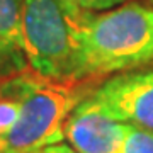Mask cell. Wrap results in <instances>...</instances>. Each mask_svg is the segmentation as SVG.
Segmentation results:
<instances>
[{
    "label": "cell",
    "mask_w": 153,
    "mask_h": 153,
    "mask_svg": "<svg viewBox=\"0 0 153 153\" xmlns=\"http://www.w3.org/2000/svg\"><path fill=\"white\" fill-rule=\"evenodd\" d=\"M85 14L63 0H24L22 38L33 73L61 83L82 80Z\"/></svg>",
    "instance_id": "1"
},
{
    "label": "cell",
    "mask_w": 153,
    "mask_h": 153,
    "mask_svg": "<svg viewBox=\"0 0 153 153\" xmlns=\"http://www.w3.org/2000/svg\"><path fill=\"white\" fill-rule=\"evenodd\" d=\"M150 63H153V9L133 4L100 16L85 14L82 78Z\"/></svg>",
    "instance_id": "2"
},
{
    "label": "cell",
    "mask_w": 153,
    "mask_h": 153,
    "mask_svg": "<svg viewBox=\"0 0 153 153\" xmlns=\"http://www.w3.org/2000/svg\"><path fill=\"white\" fill-rule=\"evenodd\" d=\"M0 94L21 102L19 119L2 138L0 153H31L61 143L66 119L80 102V95L70 83L53 82L27 71L0 83Z\"/></svg>",
    "instance_id": "3"
},
{
    "label": "cell",
    "mask_w": 153,
    "mask_h": 153,
    "mask_svg": "<svg viewBox=\"0 0 153 153\" xmlns=\"http://www.w3.org/2000/svg\"><path fill=\"white\" fill-rule=\"evenodd\" d=\"M92 100L112 119L153 131V71L112 76L94 92Z\"/></svg>",
    "instance_id": "4"
},
{
    "label": "cell",
    "mask_w": 153,
    "mask_h": 153,
    "mask_svg": "<svg viewBox=\"0 0 153 153\" xmlns=\"http://www.w3.org/2000/svg\"><path fill=\"white\" fill-rule=\"evenodd\" d=\"M126 126L109 117L90 97L75 105L63 131L76 153H123Z\"/></svg>",
    "instance_id": "5"
},
{
    "label": "cell",
    "mask_w": 153,
    "mask_h": 153,
    "mask_svg": "<svg viewBox=\"0 0 153 153\" xmlns=\"http://www.w3.org/2000/svg\"><path fill=\"white\" fill-rule=\"evenodd\" d=\"M24 0H0V83L29 68L22 38Z\"/></svg>",
    "instance_id": "6"
},
{
    "label": "cell",
    "mask_w": 153,
    "mask_h": 153,
    "mask_svg": "<svg viewBox=\"0 0 153 153\" xmlns=\"http://www.w3.org/2000/svg\"><path fill=\"white\" fill-rule=\"evenodd\" d=\"M123 153H153V131L128 124Z\"/></svg>",
    "instance_id": "7"
},
{
    "label": "cell",
    "mask_w": 153,
    "mask_h": 153,
    "mask_svg": "<svg viewBox=\"0 0 153 153\" xmlns=\"http://www.w3.org/2000/svg\"><path fill=\"white\" fill-rule=\"evenodd\" d=\"M21 114V102L14 97L0 94V140L9 134Z\"/></svg>",
    "instance_id": "8"
},
{
    "label": "cell",
    "mask_w": 153,
    "mask_h": 153,
    "mask_svg": "<svg viewBox=\"0 0 153 153\" xmlns=\"http://www.w3.org/2000/svg\"><path fill=\"white\" fill-rule=\"evenodd\" d=\"M66 4H70L73 7H78L82 10L92 12V10H105V9H111V7L117 5L124 0H63Z\"/></svg>",
    "instance_id": "9"
},
{
    "label": "cell",
    "mask_w": 153,
    "mask_h": 153,
    "mask_svg": "<svg viewBox=\"0 0 153 153\" xmlns=\"http://www.w3.org/2000/svg\"><path fill=\"white\" fill-rule=\"evenodd\" d=\"M31 153H76L73 150V146L70 145H65V143H55V145H48V146H43L39 150H34Z\"/></svg>",
    "instance_id": "10"
},
{
    "label": "cell",
    "mask_w": 153,
    "mask_h": 153,
    "mask_svg": "<svg viewBox=\"0 0 153 153\" xmlns=\"http://www.w3.org/2000/svg\"><path fill=\"white\" fill-rule=\"evenodd\" d=\"M0 145H2V140H0Z\"/></svg>",
    "instance_id": "11"
}]
</instances>
